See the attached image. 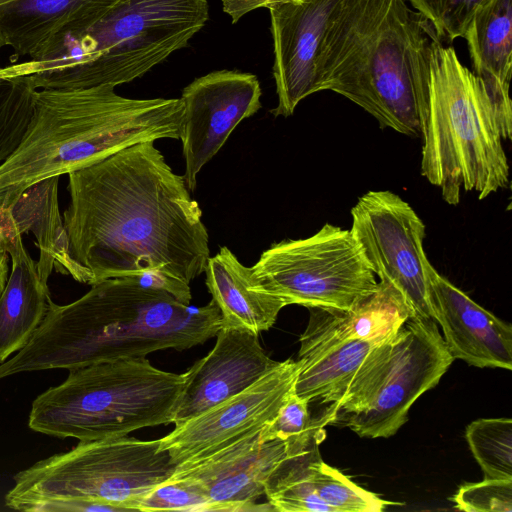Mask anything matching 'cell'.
<instances>
[{
    "label": "cell",
    "instance_id": "6da1fadb",
    "mask_svg": "<svg viewBox=\"0 0 512 512\" xmlns=\"http://www.w3.org/2000/svg\"><path fill=\"white\" fill-rule=\"evenodd\" d=\"M154 142L68 174L69 253L89 285L150 273L190 284L205 270L210 250L202 211Z\"/></svg>",
    "mask_w": 512,
    "mask_h": 512
},
{
    "label": "cell",
    "instance_id": "7a4b0ae2",
    "mask_svg": "<svg viewBox=\"0 0 512 512\" xmlns=\"http://www.w3.org/2000/svg\"><path fill=\"white\" fill-rule=\"evenodd\" d=\"M65 305L50 301L28 343L0 363V379L22 372L66 369L141 358L204 344L222 328L213 300L190 305V286L160 274L109 278Z\"/></svg>",
    "mask_w": 512,
    "mask_h": 512
},
{
    "label": "cell",
    "instance_id": "3957f363",
    "mask_svg": "<svg viewBox=\"0 0 512 512\" xmlns=\"http://www.w3.org/2000/svg\"><path fill=\"white\" fill-rule=\"evenodd\" d=\"M437 40L406 0H341L318 57L319 91L349 99L382 129L420 136Z\"/></svg>",
    "mask_w": 512,
    "mask_h": 512
},
{
    "label": "cell",
    "instance_id": "277c9868",
    "mask_svg": "<svg viewBox=\"0 0 512 512\" xmlns=\"http://www.w3.org/2000/svg\"><path fill=\"white\" fill-rule=\"evenodd\" d=\"M114 86L40 89L26 132L0 164V208L35 182L69 174L131 145L179 139L181 98L134 99Z\"/></svg>",
    "mask_w": 512,
    "mask_h": 512
},
{
    "label": "cell",
    "instance_id": "5b68a950",
    "mask_svg": "<svg viewBox=\"0 0 512 512\" xmlns=\"http://www.w3.org/2000/svg\"><path fill=\"white\" fill-rule=\"evenodd\" d=\"M209 19L208 0H117L93 22L55 35L33 59L0 69L38 89L118 86L188 46Z\"/></svg>",
    "mask_w": 512,
    "mask_h": 512
},
{
    "label": "cell",
    "instance_id": "8992f818",
    "mask_svg": "<svg viewBox=\"0 0 512 512\" xmlns=\"http://www.w3.org/2000/svg\"><path fill=\"white\" fill-rule=\"evenodd\" d=\"M511 134L484 80L437 40L421 120L422 176L449 205L459 204L462 190L485 199L509 183L503 141Z\"/></svg>",
    "mask_w": 512,
    "mask_h": 512
},
{
    "label": "cell",
    "instance_id": "52a82bcc",
    "mask_svg": "<svg viewBox=\"0 0 512 512\" xmlns=\"http://www.w3.org/2000/svg\"><path fill=\"white\" fill-rule=\"evenodd\" d=\"M186 374L154 367L146 357L101 362L69 370L38 395L28 425L58 438L94 441L173 423Z\"/></svg>",
    "mask_w": 512,
    "mask_h": 512
},
{
    "label": "cell",
    "instance_id": "ba28073f",
    "mask_svg": "<svg viewBox=\"0 0 512 512\" xmlns=\"http://www.w3.org/2000/svg\"><path fill=\"white\" fill-rule=\"evenodd\" d=\"M159 439L121 436L79 441L71 450L42 459L14 476L5 495L13 510L45 512L69 501L100 502L137 511L142 499L173 473Z\"/></svg>",
    "mask_w": 512,
    "mask_h": 512
},
{
    "label": "cell",
    "instance_id": "9c48e42d",
    "mask_svg": "<svg viewBox=\"0 0 512 512\" xmlns=\"http://www.w3.org/2000/svg\"><path fill=\"white\" fill-rule=\"evenodd\" d=\"M453 360L435 320L411 316L370 349L340 402L325 415L329 423H343L360 437H391Z\"/></svg>",
    "mask_w": 512,
    "mask_h": 512
},
{
    "label": "cell",
    "instance_id": "30bf717a",
    "mask_svg": "<svg viewBox=\"0 0 512 512\" xmlns=\"http://www.w3.org/2000/svg\"><path fill=\"white\" fill-rule=\"evenodd\" d=\"M250 268L255 287L307 308L349 309L379 285L351 231L329 223L273 243Z\"/></svg>",
    "mask_w": 512,
    "mask_h": 512
},
{
    "label": "cell",
    "instance_id": "8fae6325",
    "mask_svg": "<svg viewBox=\"0 0 512 512\" xmlns=\"http://www.w3.org/2000/svg\"><path fill=\"white\" fill-rule=\"evenodd\" d=\"M351 216L350 231L374 274L403 296L414 316L432 318V264L424 251L425 224L418 214L399 195L371 190L358 198Z\"/></svg>",
    "mask_w": 512,
    "mask_h": 512
},
{
    "label": "cell",
    "instance_id": "7c38bea8",
    "mask_svg": "<svg viewBox=\"0 0 512 512\" xmlns=\"http://www.w3.org/2000/svg\"><path fill=\"white\" fill-rule=\"evenodd\" d=\"M300 369L287 359L232 397L190 418L159 439L158 451L182 466L204 459L270 423L290 393Z\"/></svg>",
    "mask_w": 512,
    "mask_h": 512
},
{
    "label": "cell",
    "instance_id": "4fadbf2b",
    "mask_svg": "<svg viewBox=\"0 0 512 512\" xmlns=\"http://www.w3.org/2000/svg\"><path fill=\"white\" fill-rule=\"evenodd\" d=\"M258 78L248 72L219 70L198 77L182 91L183 122L179 139L189 191L200 170L217 154L232 131L262 106Z\"/></svg>",
    "mask_w": 512,
    "mask_h": 512
},
{
    "label": "cell",
    "instance_id": "5bb4252c",
    "mask_svg": "<svg viewBox=\"0 0 512 512\" xmlns=\"http://www.w3.org/2000/svg\"><path fill=\"white\" fill-rule=\"evenodd\" d=\"M264 427L204 459L175 467L169 478L199 486L212 511H274L268 502L258 501L274 472L297 454L284 440L262 441Z\"/></svg>",
    "mask_w": 512,
    "mask_h": 512
},
{
    "label": "cell",
    "instance_id": "9a60e30c",
    "mask_svg": "<svg viewBox=\"0 0 512 512\" xmlns=\"http://www.w3.org/2000/svg\"><path fill=\"white\" fill-rule=\"evenodd\" d=\"M341 0H270L278 104L275 116H291L306 97L319 92L317 63L322 41Z\"/></svg>",
    "mask_w": 512,
    "mask_h": 512
},
{
    "label": "cell",
    "instance_id": "2e32d148",
    "mask_svg": "<svg viewBox=\"0 0 512 512\" xmlns=\"http://www.w3.org/2000/svg\"><path fill=\"white\" fill-rule=\"evenodd\" d=\"M279 361L271 359L259 335L222 327L213 349L186 374V385L173 424L178 426L249 387Z\"/></svg>",
    "mask_w": 512,
    "mask_h": 512
},
{
    "label": "cell",
    "instance_id": "e0dca14e",
    "mask_svg": "<svg viewBox=\"0 0 512 512\" xmlns=\"http://www.w3.org/2000/svg\"><path fill=\"white\" fill-rule=\"evenodd\" d=\"M429 304L453 359L479 368L512 369V327L472 300L431 265Z\"/></svg>",
    "mask_w": 512,
    "mask_h": 512
},
{
    "label": "cell",
    "instance_id": "ac0fdd59",
    "mask_svg": "<svg viewBox=\"0 0 512 512\" xmlns=\"http://www.w3.org/2000/svg\"><path fill=\"white\" fill-rule=\"evenodd\" d=\"M349 309L308 308V325L300 337L298 358L349 340L379 343L414 316L403 296L385 281Z\"/></svg>",
    "mask_w": 512,
    "mask_h": 512
},
{
    "label": "cell",
    "instance_id": "d6986e66",
    "mask_svg": "<svg viewBox=\"0 0 512 512\" xmlns=\"http://www.w3.org/2000/svg\"><path fill=\"white\" fill-rule=\"evenodd\" d=\"M0 227L11 270L0 296V363L23 348L42 323L51 301L47 281L24 247L8 208H0Z\"/></svg>",
    "mask_w": 512,
    "mask_h": 512
},
{
    "label": "cell",
    "instance_id": "ffe728a7",
    "mask_svg": "<svg viewBox=\"0 0 512 512\" xmlns=\"http://www.w3.org/2000/svg\"><path fill=\"white\" fill-rule=\"evenodd\" d=\"M117 0H14L0 8V39L35 58L58 33L99 18Z\"/></svg>",
    "mask_w": 512,
    "mask_h": 512
},
{
    "label": "cell",
    "instance_id": "44dd1931",
    "mask_svg": "<svg viewBox=\"0 0 512 512\" xmlns=\"http://www.w3.org/2000/svg\"><path fill=\"white\" fill-rule=\"evenodd\" d=\"M206 286L220 310L222 327L255 334L269 330L286 303L254 286L251 268L244 266L226 246L209 257Z\"/></svg>",
    "mask_w": 512,
    "mask_h": 512
},
{
    "label": "cell",
    "instance_id": "7402d4cb",
    "mask_svg": "<svg viewBox=\"0 0 512 512\" xmlns=\"http://www.w3.org/2000/svg\"><path fill=\"white\" fill-rule=\"evenodd\" d=\"M59 176L45 178L26 188L9 209L18 232H28L36 238L41 278H48L55 268L80 283L89 284L86 272L69 253L68 234L58 204Z\"/></svg>",
    "mask_w": 512,
    "mask_h": 512
},
{
    "label": "cell",
    "instance_id": "603a6c76",
    "mask_svg": "<svg viewBox=\"0 0 512 512\" xmlns=\"http://www.w3.org/2000/svg\"><path fill=\"white\" fill-rule=\"evenodd\" d=\"M473 72L486 83L507 127L512 73V0H489L474 14L463 37Z\"/></svg>",
    "mask_w": 512,
    "mask_h": 512
},
{
    "label": "cell",
    "instance_id": "cb8c5ba5",
    "mask_svg": "<svg viewBox=\"0 0 512 512\" xmlns=\"http://www.w3.org/2000/svg\"><path fill=\"white\" fill-rule=\"evenodd\" d=\"M377 343L349 340L298 358L300 369L294 392L311 402L321 400L336 406L359 365Z\"/></svg>",
    "mask_w": 512,
    "mask_h": 512
},
{
    "label": "cell",
    "instance_id": "d4e9b609",
    "mask_svg": "<svg viewBox=\"0 0 512 512\" xmlns=\"http://www.w3.org/2000/svg\"><path fill=\"white\" fill-rule=\"evenodd\" d=\"M319 443L285 460L269 479L265 496L274 511L335 512L315 493L309 480L311 461L320 454Z\"/></svg>",
    "mask_w": 512,
    "mask_h": 512
},
{
    "label": "cell",
    "instance_id": "484cf974",
    "mask_svg": "<svg viewBox=\"0 0 512 512\" xmlns=\"http://www.w3.org/2000/svg\"><path fill=\"white\" fill-rule=\"evenodd\" d=\"M469 448L485 479H512L511 418H481L465 431Z\"/></svg>",
    "mask_w": 512,
    "mask_h": 512
},
{
    "label": "cell",
    "instance_id": "4316f807",
    "mask_svg": "<svg viewBox=\"0 0 512 512\" xmlns=\"http://www.w3.org/2000/svg\"><path fill=\"white\" fill-rule=\"evenodd\" d=\"M309 480L317 496L335 512H381L396 504L358 486L327 465L320 454L310 463Z\"/></svg>",
    "mask_w": 512,
    "mask_h": 512
},
{
    "label": "cell",
    "instance_id": "83f0119b",
    "mask_svg": "<svg viewBox=\"0 0 512 512\" xmlns=\"http://www.w3.org/2000/svg\"><path fill=\"white\" fill-rule=\"evenodd\" d=\"M36 91L27 76L0 74V164L16 150L26 132Z\"/></svg>",
    "mask_w": 512,
    "mask_h": 512
},
{
    "label": "cell",
    "instance_id": "f1b7e54d",
    "mask_svg": "<svg viewBox=\"0 0 512 512\" xmlns=\"http://www.w3.org/2000/svg\"><path fill=\"white\" fill-rule=\"evenodd\" d=\"M309 401L295 394L294 390L282 404L275 418L261 432L262 441L284 440L291 451L299 454L324 439V426L328 417L312 418Z\"/></svg>",
    "mask_w": 512,
    "mask_h": 512
},
{
    "label": "cell",
    "instance_id": "f546056e",
    "mask_svg": "<svg viewBox=\"0 0 512 512\" xmlns=\"http://www.w3.org/2000/svg\"><path fill=\"white\" fill-rule=\"evenodd\" d=\"M433 26L437 36L452 43L463 38L476 11L489 0H406Z\"/></svg>",
    "mask_w": 512,
    "mask_h": 512
},
{
    "label": "cell",
    "instance_id": "4dcf8cb0",
    "mask_svg": "<svg viewBox=\"0 0 512 512\" xmlns=\"http://www.w3.org/2000/svg\"><path fill=\"white\" fill-rule=\"evenodd\" d=\"M137 511L212 512V507L204 491L196 484L168 478L142 499Z\"/></svg>",
    "mask_w": 512,
    "mask_h": 512
},
{
    "label": "cell",
    "instance_id": "1f68e13d",
    "mask_svg": "<svg viewBox=\"0 0 512 512\" xmlns=\"http://www.w3.org/2000/svg\"><path fill=\"white\" fill-rule=\"evenodd\" d=\"M451 501L466 512H511L512 479H485L462 485Z\"/></svg>",
    "mask_w": 512,
    "mask_h": 512
},
{
    "label": "cell",
    "instance_id": "d6a6232c",
    "mask_svg": "<svg viewBox=\"0 0 512 512\" xmlns=\"http://www.w3.org/2000/svg\"><path fill=\"white\" fill-rule=\"evenodd\" d=\"M270 0H221L223 11L230 16L233 24L237 23L244 15L263 7Z\"/></svg>",
    "mask_w": 512,
    "mask_h": 512
},
{
    "label": "cell",
    "instance_id": "836d02e7",
    "mask_svg": "<svg viewBox=\"0 0 512 512\" xmlns=\"http://www.w3.org/2000/svg\"><path fill=\"white\" fill-rule=\"evenodd\" d=\"M8 252L6 249L5 239L0 227V296L5 288L8 279Z\"/></svg>",
    "mask_w": 512,
    "mask_h": 512
},
{
    "label": "cell",
    "instance_id": "e575fe53",
    "mask_svg": "<svg viewBox=\"0 0 512 512\" xmlns=\"http://www.w3.org/2000/svg\"><path fill=\"white\" fill-rule=\"evenodd\" d=\"M12 1H14V0H0V8H1L2 6H4L5 4L10 3V2H12Z\"/></svg>",
    "mask_w": 512,
    "mask_h": 512
}]
</instances>
